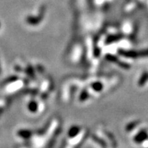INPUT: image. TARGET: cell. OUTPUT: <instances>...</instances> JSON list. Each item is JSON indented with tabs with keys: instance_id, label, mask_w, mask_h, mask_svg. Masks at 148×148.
Returning a JSON list of instances; mask_svg holds the SVG:
<instances>
[{
	"instance_id": "1",
	"label": "cell",
	"mask_w": 148,
	"mask_h": 148,
	"mask_svg": "<svg viewBox=\"0 0 148 148\" xmlns=\"http://www.w3.org/2000/svg\"><path fill=\"white\" fill-rule=\"evenodd\" d=\"M119 54L122 56L127 58H132V59H135V58H140L139 56V51L135 50H123L120 49L118 51Z\"/></svg>"
},
{
	"instance_id": "2",
	"label": "cell",
	"mask_w": 148,
	"mask_h": 148,
	"mask_svg": "<svg viewBox=\"0 0 148 148\" xmlns=\"http://www.w3.org/2000/svg\"><path fill=\"white\" fill-rule=\"evenodd\" d=\"M148 138V133L147 131H141L140 132L135 135V138H134V141L136 143H142L143 141H145V140H147Z\"/></svg>"
},
{
	"instance_id": "3",
	"label": "cell",
	"mask_w": 148,
	"mask_h": 148,
	"mask_svg": "<svg viewBox=\"0 0 148 148\" xmlns=\"http://www.w3.org/2000/svg\"><path fill=\"white\" fill-rule=\"evenodd\" d=\"M148 80V73L147 72H145L142 73V75L141 76L140 79L138 80V85L139 86H143L147 83Z\"/></svg>"
},
{
	"instance_id": "4",
	"label": "cell",
	"mask_w": 148,
	"mask_h": 148,
	"mask_svg": "<svg viewBox=\"0 0 148 148\" xmlns=\"http://www.w3.org/2000/svg\"><path fill=\"white\" fill-rule=\"evenodd\" d=\"M80 131V129L77 126H73L70 129L69 131V136L70 138H74L75 137Z\"/></svg>"
},
{
	"instance_id": "5",
	"label": "cell",
	"mask_w": 148,
	"mask_h": 148,
	"mask_svg": "<svg viewBox=\"0 0 148 148\" xmlns=\"http://www.w3.org/2000/svg\"><path fill=\"white\" fill-rule=\"evenodd\" d=\"M28 108L31 112L35 113L38 109V104L36 102H34V101H32L30 102L29 104L28 105Z\"/></svg>"
},
{
	"instance_id": "6",
	"label": "cell",
	"mask_w": 148,
	"mask_h": 148,
	"mask_svg": "<svg viewBox=\"0 0 148 148\" xmlns=\"http://www.w3.org/2000/svg\"><path fill=\"white\" fill-rule=\"evenodd\" d=\"M92 87L94 90L96 91V92H100V91L102 90V88H103V85H102V84L100 83H94L92 85Z\"/></svg>"
},
{
	"instance_id": "7",
	"label": "cell",
	"mask_w": 148,
	"mask_h": 148,
	"mask_svg": "<svg viewBox=\"0 0 148 148\" xmlns=\"http://www.w3.org/2000/svg\"><path fill=\"white\" fill-rule=\"evenodd\" d=\"M117 40H120V36H116V35H114V36H111L110 37L108 38L106 42H114L115 41H117Z\"/></svg>"
},
{
	"instance_id": "8",
	"label": "cell",
	"mask_w": 148,
	"mask_h": 148,
	"mask_svg": "<svg viewBox=\"0 0 148 148\" xmlns=\"http://www.w3.org/2000/svg\"><path fill=\"white\" fill-rule=\"evenodd\" d=\"M139 56H140V58L148 57V49L139 51Z\"/></svg>"
},
{
	"instance_id": "9",
	"label": "cell",
	"mask_w": 148,
	"mask_h": 148,
	"mask_svg": "<svg viewBox=\"0 0 148 148\" xmlns=\"http://www.w3.org/2000/svg\"><path fill=\"white\" fill-rule=\"evenodd\" d=\"M138 124H137V122H133V123H132V124H130V126H128L127 127V129L129 130V131H130V129H133V128H135V126H137Z\"/></svg>"
},
{
	"instance_id": "10",
	"label": "cell",
	"mask_w": 148,
	"mask_h": 148,
	"mask_svg": "<svg viewBox=\"0 0 148 148\" xmlns=\"http://www.w3.org/2000/svg\"><path fill=\"white\" fill-rule=\"evenodd\" d=\"M26 131H23V133H22V137H24V135H26ZM29 131L28 132H27V135H26V136H27V137H29Z\"/></svg>"
}]
</instances>
